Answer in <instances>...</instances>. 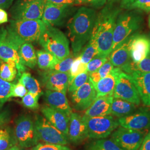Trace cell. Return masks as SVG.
<instances>
[{"instance_id": "cell-28", "label": "cell", "mask_w": 150, "mask_h": 150, "mask_svg": "<svg viewBox=\"0 0 150 150\" xmlns=\"http://www.w3.org/2000/svg\"><path fill=\"white\" fill-rule=\"evenodd\" d=\"M17 144L15 132L8 126L0 129V150H7Z\"/></svg>"}, {"instance_id": "cell-46", "label": "cell", "mask_w": 150, "mask_h": 150, "mask_svg": "<svg viewBox=\"0 0 150 150\" xmlns=\"http://www.w3.org/2000/svg\"><path fill=\"white\" fill-rule=\"evenodd\" d=\"M46 2L57 5H66L72 6L77 3L76 0H46Z\"/></svg>"}, {"instance_id": "cell-53", "label": "cell", "mask_w": 150, "mask_h": 150, "mask_svg": "<svg viewBox=\"0 0 150 150\" xmlns=\"http://www.w3.org/2000/svg\"><path fill=\"white\" fill-rule=\"evenodd\" d=\"M77 1V3H82V2H85L86 0H76Z\"/></svg>"}, {"instance_id": "cell-21", "label": "cell", "mask_w": 150, "mask_h": 150, "mask_svg": "<svg viewBox=\"0 0 150 150\" xmlns=\"http://www.w3.org/2000/svg\"><path fill=\"white\" fill-rule=\"evenodd\" d=\"M134 83L142 102L150 106V72H132L129 74Z\"/></svg>"}, {"instance_id": "cell-43", "label": "cell", "mask_w": 150, "mask_h": 150, "mask_svg": "<svg viewBox=\"0 0 150 150\" xmlns=\"http://www.w3.org/2000/svg\"><path fill=\"white\" fill-rule=\"evenodd\" d=\"M139 9L146 12H150V0H136L129 10Z\"/></svg>"}, {"instance_id": "cell-50", "label": "cell", "mask_w": 150, "mask_h": 150, "mask_svg": "<svg viewBox=\"0 0 150 150\" xmlns=\"http://www.w3.org/2000/svg\"><path fill=\"white\" fill-rule=\"evenodd\" d=\"M136 0H121L120 7L124 9L129 10L130 6Z\"/></svg>"}, {"instance_id": "cell-36", "label": "cell", "mask_w": 150, "mask_h": 150, "mask_svg": "<svg viewBox=\"0 0 150 150\" xmlns=\"http://www.w3.org/2000/svg\"><path fill=\"white\" fill-rule=\"evenodd\" d=\"M74 59V54L70 53L67 57L59 61L57 64L54 65L50 70H54L61 72L70 73V70Z\"/></svg>"}, {"instance_id": "cell-34", "label": "cell", "mask_w": 150, "mask_h": 150, "mask_svg": "<svg viewBox=\"0 0 150 150\" xmlns=\"http://www.w3.org/2000/svg\"><path fill=\"white\" fill-rule=\"evenodd\" d=\"M134 71L139 72H150V52L144 59L139 62H131L127 74H129Z\"/></svg>"}, {"instance_id": "cell-16", "label": "cell", "mask_w": 150, "mask_h": 150, "mask_svg": "<svg viewBox=\"0 0 150 150\" xmlns=\"http://www.w3.org/2000/svg\"><path fill=\"white\" fill-rule=\"evenodd\" d=\"M129 52L131 59L137 63L144 59L150 52V38L144 35H134L130 37Z\"/></svg>"}, {"instance_id": "cell-26", "label": "cell", "mask_w": 150, "mask_h": 150, "mask_svg": "<svg viewBox=\"0 0 150 150\" xmlns=\"http://www.w3.org/2000/svg\"><path fill=\"white\" fill-rule=\"evenodd\" d=\"M18 54L22 64L33 69L37 64V56L31 42H24L20 46Z\"/></svg>"}, {"instance_id": "cell-23", "label": "cell", "mask_w": 150, "mask_h": 150, "mask_svg": "<svg viewBox=\"0 0 150 150\" xmlns=\"http://www.w3.org/2000/svg\"><path fill=\"white\" fill-rule=\"evenodd\" d=\"M43 98L48 106L63 112L70 117L72 110L65 94L47 90L45 91Z\"/></svg>"}, {"instance_id": "cell-30", "label": "cell", "mask_w": 150, "mask_h": 150, "mask_svg": "<svg viewBox=\"0 0 150 150\" xmlns=\"http://www.w3.org/2000/svg\"><path fill=\"white\" fill-rule=\"evenodd\" d=\"M17 74V70L15 62L0 60V77L1 79L11 82L15 80Z\"/></svg>"}, {"instance_id": "cell-10", "label": "cell", "mask_w": 150, "mask_h": 150, "mask_svg": "<svg viewBox=\"0 0 150 150\" xmlns=\"http://www.w3.org/2000/svg\"><path fill=\"white\" fill-rule=\"evenodd\" d=\"M146 134L145 130L120 126L111 134V139L123 150H139Z\"/></svg>"}, {"instance_id": "cell-5", "label": "cell", "mask_w": 150, "mask_h": 150, "mask_svg": "<svg viewBox=\"0 0 150 150\" xmlns=\"http://www.w3.org/2000/svg\"><path fill=\"white\" fill-rule=\"evenodd\" d=\"M141 22V16L134 12L118 15L114 29L111 52L131 37L139 28Z\"/></svg>"}, {"instance_id": "cell-48", "label": "cell", "mask_w": 150, "mask_h": 150, "mask_svg": "<svg viewBox=\"0 0 150 150\" xmlns=\"http://www.w3.org/2000/svg\"><path fill=\"white\" fill-rule=\"evenodd\" d=\"M8 14L6 11L0 8V25L8 22Z\"/></svg>"}, {"instance_id": "cell-42", "label": "cell", "mask_w": 150, "mask_h": 150, "mask_svg": "<svg viewBox=\"0 0 150 150\" xmlns=\"http://www.w3.org/2000/svg\"><path fill=\"white\" fill-rule=\"evenodd\" d=\"M27 92L26 88L21 83L18 82L17 83H14L11 89L10 98L11 97H21L22 98L25 96Z\"/></svg>"}, {"instance_id": "cell-17", "label": "cell", "mask_w": 150, "mask_h": 150, "mask_svg": "<svg viewBox=\"0 0 150 150\" xmlns=\"http://www.w3.org/2000/svg\"><path fill=\"white\" fill-rule=\"evenodd\" d=\"M121 127L136 130H146L150 128V111L141 110L139 111L118 118Z\"/></svg>"}, {"instance_id": "cell-15", "label": "cell", "mask_w": 150, "mask_h": 150, "mask_svg": "<svg viewBox=\"0 0 150 150\" xmlns=\"http://www.w3.org/2000/svg\"><path fill=\"white\" fill-rule=\"evenodd\" d=\"M71 6L57 5L46 2L43 10L42 20L50 26H60L69 16Z\"/></svg>"}, {"instance_id": "cell-9", "label": "cell", "mask_w": 150, "mask_h": 150, "mask_svg": "<svg viewBox=\"0 0 150 150\" xmlns=\"http://www.w3.org/2000/svg\"><path fill=\"white\" fill-rule=\"evenodd\" d=\"M15 134L17 144L22 148H28L37 145L40 139L35 121L30 115H22L16 120Z\"/></svg>"}, {"instance_id": "cell-29", "label": "cell", "mask_w": 150, "mask_h": 150, "mask_svg": "<svg viewBox=\"0 0 150 150\" xmlns=\"http://www.w3.org/2000/svg\"><path fill=\"white\" fill-rule=\"evenodd\" d=\"M37 64L40 69L47 70L51 69L59 61L52 54L45 50H38L36 52Z\"/></svg>"}, {"instance_id": "cell-24", "label": "cell", "mask_w": 150, "mask_h": 150, "mask_svg": "<svg viewBox=\"0 0 150 150\" xmlns=\"http://www.w3.org/2000/svg\"><path fill=\"white\" fill-rule=\"evenodd\" d=\"M118 68L115 67L112 71L100 80L98 81L96 84L93 85L97 93V97L111 95L116 86V77Z\"/></svg>"}, {"instance_id": "cell-12", "label": "cell", "mask_w": 150, "mask_h": 150, "mask_svg": "<svg viewBox=\"0 0 150 150\" xmlns=\"http://www.w3.org/2000/svg\"><path fill=\"white\" fill-rule=\"evenodd\" d=\"M113 97L139 105L141 99L129 75L118 68Z\"/></svg>"}, {"instance_id": "cell-31", "label": "cell", "mask_w": 150, "mask_h": 150, "mask_svg": "<svg viewBox=\"0 0 150 150\" xmlns=\"http://www.w3.org/2000/svg\"><path fill=\"white\" fill-rule=\"evenodd\" d=\"M86 150H123L111 139H97L86 145Z\"/></svg>"}, {"instance_id": "cell-32", "label": "cell", "mask_w": 150, "mask_h": 150, "mask_svg": "<svg viewBox=\"0 0 150 150\" xmlns=\"http://www.w3.org/2000/svg\"><path fill=\"white\" fill-rule=\"evenodd\" d=\"M98 54V46L95 39L91 36L86 46L83 48L82 52L80 54L81 61L87 64L91 59L97 56Z\"/></svg>"}, {"instance_id": "cell-40", "label": "cell", "mask_w": 150, "mask_h": 150, "mask_svg": "<svg viewBox=\"0 0 150 150\" xmlns=\"http://www.w3.org/2000/svg\"><path fill=\"white\" fill-rule=\"evenodd\" d=\"M108 60V57H105L96 56L87 64V71L90 74L99 69Z\"/></svg>"}, {"instance_id": "cell-41", "label": "cell", "mask_w": 150, "mask_h": 150, "mask_svg": "<svg viewBox=\"0 0 150 150\" xmlns=\"http://www.w3.org/2000/svg\"><path fill=\"white\" fill-rule=\"evenodd\" d=\"M32 150H71L66 145L48 143H39L33 147Z\"/></svg>"}, {"instance_id": "cell-2", "label": "cell", "mask_w": 150, "mask_h": 150, "mask_svg": "<svg viewBox=\"0 0 150 150\" xmlns=\"http://www.w3.org/2000/svg\"><path fill=\"white\" fill-rule=\"evenodd\" d=\"M96 16L93 9L82 7L70 20L68 28L74 54L79 53L90 39Z\"/></svg>"}, {"instance_id": "cell-3", "label": "cell", "mask_w": 150, "mask_h": 150, "mask_svg": "<svg viewBox=\"0 0 150 150\" xmlns=\"http://www.w3.org/2000/svg\"><path fill=\"white\" fill-rule=\"evenodd\" d=\"M38 42L45 51L52 54L59 61L70 54L69 40L63 32L54 26L46 25Z\"/></svg>"}, {"instance_id": "cell-22", "label": "cell", "mask_w": 150, "mask_h": 150, "mask_svg": "<svg viewBox=\"0 0 150 150\" xmlns=\"http://www.w3.org/2000/svg\"><path fill=\"white\" fill-rule=\"evenodd\" d=\"M113 97L111 95L97 97L83 116L85 117H93L111 115V107Z\"/></svg>"}, {"instance_id": "cell-27", "label": "cell", "mask_w": 150, "mask_h": 150, "mask_svg": "<svg viewBox=\"0 0 150 150\" xmlns=\"http://www.w3.org/2000/svg\"><path fill=\"white\" fill-rule=\"evenodd\" d=\"M18 82L25 87L28 92L40 97L42 94L38 81L29 72H23L19 77Z\"/></svg>"}, {"instance_id": "cell-45", "label": "cell", "mask_w": 150, "mask_h": 150, "mask_svg": "<svg viewBox=\"0 0 150 150\" xmlns=\"http://www.w3.org/2000/svg\"><path fill=\"white\" fill-rule=\"evenodd\" d=\"M139 150H150V131L146 134Z\"/></svg>"}, {"instance_id": "cell-39", "label": "cell", "mask_w": 150, "mask_h": 150, "mask_svg": "<svg viewBox=\"0 0 150 150\" xmlns=\"http://www.w3.org/2000/svg\"><path fill=\"white\" fill-rule=\"evenodd\" d=\"M40 96L27 92L25 96L22 97V103L23 105L28 108L36 110L39 108L38 99Z\"/></svg>"}, {"instance_id": "cell-19", "label": "cell", "mask_w": 150, "mask_h": 150, "mask_svg": "<svg viewBox=\"0 0 150 150\" xmlns=\"http://www.w3.org/2000/svg\"><path fill=\"white\" fill-rule=\"evenodd\" d=\"M130 37L112 51L108 56L111 63L115 67H117L127 74L129 67L132 62L129 52Z\"/></svg>"}, {"instance_id": "cell-4", "label": "cell", "mask_w": 150, "mask_h": 150, "mask_svg": "<svg viewBox=\"0 0 150 150\" xmlns=\"http://www.w3.org/2000/svg\"><path fill=\"white\" fill-rule=\"evenodd\" d=\"M46 25L42 20H11L7 31L22 42L38 41L45 31Z\"/></svg>"}, {"instance_id": "cell-7", "label": "cell", "mask_w": 150, "mask_h": 150, "mask_svg": "<svg viewBox=\"0 0 150 150\" xmlns=\"http://www.w3.org/2000/svg\"><path fill=\"white\" fill-rule=\"evenodd\" d=\"M46 2V0H17L11 6V17L15 20H41Z\"/></svg>"}, {"instance_id": "cell-6", "label": "cell", "mask_w": 150, "mask_h": 150, "mask_svg": "<svg viewBox=\"0 0 150 150\" xmlns=\"http://www.w3.org/2000/svg\"><path fill=\"white\" fill-rule=\"evenodd\" d=\"M22 43L9 33L6 27L0 28V60L15 62L18 77L26 69V67L22 64L18 54Z\"/></svg>"}, {"instance_id": "cell-25", "label": "cell", "mask_w": 150, "mask_h": 150, "mask_svg": "<svg viewBox=\"0 0 150 150\" xmlns=\"http://www.w3.org/2000/svg\"><path fill=\"white\" fill-rule=\"evenodd\" d=\"M137 105L121 98H113L111 107V115L121 118L136 111Z\"/></svg>"}, {"instance_id": "cell-18", "label": "cell", "mask_w": 150, "mask_h": 150, "mask_svg": "<svg viewBox=\"0 0 150 150\" xmlns=\"http://www.w3.org/2000/svg\"><path fill=\"white\" fill-rule=\"evenodd\" d=\"M68 138L75 144H79L88 138L85 120L77 113L72 112L70 116Z\"/></svg>"}, {"instance_id": "cell-1", "label": "cell", "mask_w": 150, "mask_h": 150, "mask_svg": "<svg viewBox=\"0 0 150 150\" xmlns=\"http://www.w3.org/2000/svg\"><path fill=\"white\" fill-rule=\"evenodd\" d=\"M119 13L117 8L108 4L96 16L91 36L97 43L98 56L107 57L111 52L114 29Z\"/></svg>"}, {"instance_id": "cell-38", "label": "cell", "mask_w": 150, "mask_h": 150, "mask_svg": "<svg viewBox=\"0 0 150 150\" xmlns=\"http://www.w3.org/2000/svg\"><path fill=\"white\" fill-rule=\"evenodd\" d=\"M89 80V73L85 71L76 76L69 84L68 91L70 93L77 90Z\"/></svg>"}, {"instance_id": "cell-35", "label": "cell", "mask_w": 150, "mask_h": 150, "mask_svg": "<svg viewBox=\"0 0 150 150\" xmlns=\"http://www.w3.org/2000/svg\"><path fill=\"white\" fill-rule=\"evenodd\" d=\"M13 84L0 77V108L2 107L10 98L11 89Z\"/></svg>"}, {"instance_id": "cell-20", "label": "cell", "mask_w": 150, "mask_h": 150, "mask_svg": "<svg viewBox=\"0 0 150 150\" xmlns=\"http://www.w3.org/2000/svg\"><path fill=\"white\" fill-rule=\"evenodd\" d=\"M41 112L50 123L68 137L69 116L48 105L42 107Z\"/></svg>"}, {"instance_id": "cell-52", "label": "cell", "mask_w": 150, "mask_h": 150, "mask_svg": "<svg viewBox=\"0 0 150 150\" xmlns=\"http://www.w3.org/2000/svg\"><path fill=\"white\" fill-rule=\"evenodd\" d=\"M120 1V0H107V1L108 2V4H111V5H113L115 3H116V2H117Z\"/></svg>"}, {"instance_id": "cell-47", "label": "cell", "mask_w": 150, "mask_h": 150, "mask_svg": "<svg viewBox=\"0 0 150 150\" xmlns=\"http://www.w3.org/2000/svg\"><path fill=\"white\" fill-rule=\"evenodd\" d=\"M107 0H86L85 2L89 4L95 8H100L105 5Z\"/></svg>"}, {"instance_id": "cell-33", "label": "cell", "mask_w": 150, "mask_h": 150, "mask_svg": "<svg viewBox=\"0 0 150 150\" xmlns=\"http://www.w3.org/2000/svg\"><path fill=\"white\" fill-rule=\"evenodd\" d=\"M113 68L114 66L111 63L108 59L107 62L103 64L99 69L89 74V79L93 85H95L98 81L108 75L112 71Z\"/></svg>"}, {"instance_id": "cell-11", "label": "cell", "mask_w": 150, "mask_h": 150, "mask_svg": "<svg viewBox=\"0 0 150 150\" xmlns=\"http://www.w3.org/2000/svg\"><path fill=\"white\" fill-rule=\"evenodd\" d=\"M34 121L40 140L48 144L61 145L68 144V137L54 127L45 117L36 115Z\"/></svg>"}, {"instance_id": "cell-44", "label": "cell", "mask_w": 150, "mask_h": 150, "mask_svg": "<svg viewBox=\"0 0 150 150\" xmlns=\"http://www.w3.org/2000/svg\"><path fill=\"white\" fill-rule=\"evenodd\" d=\"M11 118V113L8 110L0 111V129L4 127Z\"/></svg>"}, {"instance_id": "cell-51", "label": "cell", "mask_w": 150, "mask_h": 150, "mask_svg": "<svg viewBox=\"0 0 150 150\" xmlns=\"http://www.w3.org/2000/svg\"><path fill=\"white\" fill-rule=\"evenodd\" d=\"M23 148L21 147L20 146H17L16 145L12 147H11V148H10L9 149H8L7 150H23L22 149Z\"/></svg>"}, {"instance_id": "cell-8", "label": "cell", "mask_w": 150, "mask_h": 150, "mask_svg": "<svg viewBox=\"0 0 150 150\" xmlns=\"http://www.w3.org/2000/svg\"><path fill=\"white\" fill-rule=\"evenodd\" d=\"M83 118L87 129L88 138L91 139H106L119 126L118 120L111 115Z\"/></svg>"}, {"instance_id": "cell-37", "label": "cell", "mask_w": 150, "mask_h": 150, "mask_svg": "<svg viewBox=\"0 0 150 150\" xmlns=\"http://www.w3.org/2000/svg\"><path fill=\"white\" fill-rule=\"evenodd\" d=\"M85 71H87V64L81 61L80 56L79 55L74 59L72 64L70 72V83L76 76Z\"/></svg>"}, {"instance_id": "cell-54", "label": "cell", "mask_w": 150, "mask_h": 150, "mask_svg": "<svg viewBox=\"0 0 150 150\" xmlns=\"http://www.w3.org/2000/svg\"><path fill=\"white\" fill-rule=\"evenodd\" d=\"M149 26L150 28V15L149 16Z\"/></svg>"}, {"instance_id": "cell-49", "label": "cell", "mask_w": 150, "mask_h": 150, "mask_svg": "<svg viewBox=\"0 0 150 150\" xmlns=\"http://www.w3.org/2000/svg\"><path fill=\"white\" fill-rule=\"evenodd\" d=\"M14 0H0V8L2 9H8L11 7Z\"/></svg>"}, {"instance_id": "cell-13", "label": "cell", "mask_w": 150, "mask_h": 150, "mask_svg": "<svg viewBox=\"0 0 150 150\" xmlns=\"http://www.w3.org/2000/svg\"><path fill=\"white\" fill-rule=\"evenodd\" d=\"M41 75L42 82L47 90L66 94L70 83V73L47 70L41 72Z\"/></svg>"}, {"instance_id": "cell-14", "label": "cell", "mask_w": 150, "mask_h": 150, "mask_svg": "<svg viewBox=\"0 0 150 150\" xmlns=\"http://www.w3.org/2000/svg\"><path fill=\"white\" fill-rule=\"evenodd\" d=\"M96 97V91L89 79L85 84L72 92L71 102L76 110L83 111L91 106Z\"/></svg>"}]
</instances>
